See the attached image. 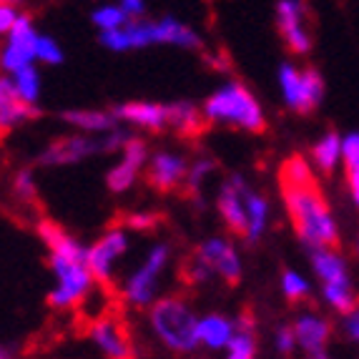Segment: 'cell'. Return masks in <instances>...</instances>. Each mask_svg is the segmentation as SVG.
I'll use <instances>...</instances> for the list:
<instances>
[{
  "instance_id": "obj_40",
  "label": "cell",
  "mask_w": 359,
  "mask_h": 359,
  "mask_svg": "<svg viewBox=\"0 0 359 359\" xmlns=\"http://www.w3.org/2000/svg\"><path fill=\"white\" fill-rule=\"evenodd\" d=\"M347 186H349V194H352L354 206L359 209V166L347 168Z\"/></svg>"
},
{
  "instance_id": "obj_35",
  "label": "cell",
  "mask_w": 359,
  "mask_h": 359,
  "mask_svg": "<svg viewBox=\"0 0 359 359\" xmlns=\"http://www.w3.org/2000/svg\"><path fill=\"white\" fill-rule=\"evenodd\" d=\"M274 344H276V349L282 354H292L294 349H299L297 347V334H294V327H279L276 330V337H274Z\"/></svg>"
},
{
  "instance_id": "obj_20",
  "label": "cell",
  "mask_w": 359,
  "mask_h": 359,
  "mask_svg": "<svg viewBox=\"0 0 359 359\" xmlns=\"http://www.w3.org/2000/svg\"><path fill=\"white\" fill-rule=\"evenodd\" d=\"M311 269L319 276L322 284H352L347 259L337 252L334 246H322V249H309Z\"/></svg>"
},
{
  "instance_id": "obj_33",
  "label": "cell",
  "mask_w": 359,
  "mask_h": 359,
  "mask_svg": "<svg viewBox=\"0 0 359 359\" xmlns=\"http://www.w3.org/2000/svg\"><path fill=\"white\" fill-rule=\"evenodd\" d=\"M13 191H15V196H18L20 201H25V204H33V201H36L38 181L30 168H20L18 174H15V179H13Z\"/></svg>"
},
{
  "instance_id": "obj_8",
  "label": "cell",
  "mask_w": 359,
  "mask_h": 359,
  "mask_svg": "<svg viewBox=\"0 0 359 359\" xmlns=\"http://www.w3.org/2000/svg\"><path fill=\"white\" fill-rule=\"evenodd\" d=\"M128 231L123 226H111L90 246H86V262L98 284L114 282L116 266L128 252Z\"/></svg>"
},
{
  "instance_id": "obj_37",
  "label": "cell",
  "mask_w": 359,
  "mask_h": 359,
  "mask_svg": "<svg viewBox=\"0 0 359 359\" xmlns=\"http://www.w3.org/2000/svg\"><path fill=\"white\" fill-rule=\"evenodd\" d=\"M341 332H344V337H347L349 341H357L359 344V306L354 311H349V314H344V319H341Z\"/></svg>"
},
{
  "instance_id": "obj_43",
  "label": "cell",
  "mask_w": 359,
  "mask_h": 359,
  "mask_svg": "<svg viewBox=\"0 0 359 359\" xmlns=\"http://www.w3.org/2000/svg\"><path fill=\"white\" fill-rule=\"evenodd\" d=\"M306 359H330L327 354H317V357H306Z\"/></svg>"
},
{
  "instance_id": "obj_4",
  "label": "cell",
  "mask_w": 359,
  "mask_h": 359,
  "mask_svg": "<svg viewBox=\"0 0 359 359\" xmlns=\"http://www.w3.org/2000/svg\"><path fill=\"white\" fill-rule=\"evenodd\" d=\"M149 324L156 339L171 352L189 354L198 349V314L181 297H158L149 306Z\"/></svg>"
},
{
  "instance_id": "obj_2",
  "label": "cell",
  "mask_w": 359,
  "mask_h": 359,
  "mask_svg": "<svg viewBox=\"0 0 359 359\" xmlns=\"http://www.w3.org/2000/svg\"><path fill=\"white\" fill-rule=\"evenodd\" d=\"M36 231L48 249V264L53 271V287L48 292L50 306L73 309L83 304L96 284L86 262V246L50 219H41Z\"/></svg>"
},
{
  "instance_id": "obj_12",
  "label": "cell",
  "mask_w": 359,
  "mask_h": 359,
  "mask_svg": "<svg viewBox=\"0 0 359 359\" xmlns=\"http://www.w3.org/2000/svg\"><path fill=\"white\" fill-rule=\"evenodd\" d=\"M149 158L151 156H149V149H146L144 141L131 136L126 141V146L121 149L118 161L108 168V174H106L108 189H111L114 194H123V191H128V189H133V184L138 181V174L146 168Z\"/></svg>"
},
{
  "instance_id": "obj_17",
  "label": "cell",
  "mask_w": 359,
  "mask_h": 359,
  "mask_svg": "<svg viewBox=\"0 0 359 359\" xmlns=\"http://www.w3.org/2000/svg\"><path fill=\"white\" fill-rule=\"evenodd\" d=\"M41 114L38 106H30L18 96V90L13 86V78L0 73V133H8L13 128L23 126Z\"/></svg>"
},
{
  "instance_id": "obj_10",
  "label": "cell",
  "mask_w": 359,
  "mask_h": 359,
  "mask_svg": "<svg viewBox=\"0 0 359 359\" xmlns=\"http://www.w3.org/2000/svg\"><path fill=\"white\" fill-rule=\"evenodd\" d=\"M276 28L294 55H306L314 46L309 30V8L304 0H279L276 3Z\"/></svg>"
},
{
  "instance_id": "obj_34",
  "label": "cell",
  "mask_w": 359,
  "mask_h": 359,
  "mask_svg": "<svg viewBox=\"0 0 359 359\" xmlns=\"http://www.w3.org/2000/svg\"><path fill=\"white\" fill-rule=\"evenodd\" d=\"M341 163L344 168L359 166V131L341 136Z\"/></svg>"
},
{
  "instance_id": "obj_39",
  "label": "cell",
  "mask_w": 359,
  "mask_h": 359,
  "mask_svg": "<svg viewBox=\"0 0 359 359\" xmlns=\"http://www.w3.org/2000/svg\"><path fill=\"white\" fill-rule=\"evenodd\" d=\"M118 6L123 8L133 20L144 18V13H146V0H118Z\"/></svg>"
},
{
  "instance_id": "obj_22",
  "label": "cell",
  "mask_w": 359,
  "mask_h": 359,
  "mask_svg": "<svg viewBox=\"0 0 359 359\" xmlns=\"http://www.w3.org/2000/svg\"><path fill=\"white\" fill-rule=\"evenodd\" d=\"M236 334V322L226 314L219 311H209L204 317H198V344L211 352L226 349V344Z\"/></svg>"
},
{
  "instance_id": "obj_24",
  "label": "cell",
  "mask_w": 359,
  "mask_h": 359,
  "mask_svg": "<svg viewBox=\"0 0 359 359\" xmlns=\"http://www.w3.org/2000/svg\"><path fill=\"white\" fill-rule=\"evenodd\" d=\"M341 161V136L337 131H327L311 146V166L322 174H334Z\"/></svg>"
},
{
  "instance_id": "obj_36",
  "label": "cell",
  "mask_w": 359,
  "mask_h": 359,
  "mask_svg": "<svg viewBox=\"0 0 359 359\" xmlns=\"http://www.w3.org/2000/svg\"><path fill=\"white\" fill-rule=\"evenodd\" d=\"M18 18H20V11H18V8L0 3V36H8Z\"/></svg>"
},
{
  "instance_id": "obj_21",
  "label": "cell",
  "mask_w": 359,
  "mask_h": 359,
  "mask_svg": "<svg viewBox=\"0 0 359 359\" xmlns=\"http://www.w3.org/2000/svg\"><path fill=\"white\" fill-rule=\"evenodd\" d=\"M60 121L73 126L78 133H88V136H103L118 128V118L114 116V111H96V108H71L60 114Z\"/></svg>"
},
{
  "instance_id": "obj_23",
  "label": "cell",
  "mask_w": 359,
  "mask_h": 359,
  "mask_svg": "<svg viewBox=\"0 0 359 359\" xmlns=\"http://www.w3.org/2000/svg\"><path fill=\"white\" fill-rule=\"evenodd\" d=\"M269 222H271L269 198L264 196V194L254 191V189H249L246 191V231H244L246 244L262 241V236L269 229Z\"/></svg>"
},
{
  "instance_id": "obj_9",
  "label": "cell",
  "mask_w": 359,
  "mask_h": 359,
  "mask_svg": "<svg viewBox=\"0 0 359 359\" xmlns=\"http://www.w3.org/2000/svg\"><path fill=\"white\" fill-rule=\"evenodd\" d=\"M38 33L30 15L20 13V18L15 20L13 30L6 36V43L0 48V73L13 76L15 71L25 66H33L36 63V43H38Z\"/></svg>"
},
{
  "instance_id": "obj_6",
  "label": "cell",
  "mask_w": 359,
  "mask_h": 359,
  "mask_svg": "<svg viewBox=\"0 0 359 359\" xmlns=\"http://www.w3.org/2000/svg\"><path fill=\"white\" fill-rule=\"evenodd\" d=\"M168 264H171V246L163 244V241L151 246L149 252H146L144 262L128 274V279L121 287L123 299L131 306H138V309L154 304Z\"/></svg>"
},
{
  "instance_id": "obj_31",
  "label": "cell",
  "mask_w": 359,
  "mask_h": 359,
  "mask_svg": "<svg viewBox=\"0 0 359 359\" xmlns=\"http://www.w3.org/2000/svg\"><path fill=\"white\" fill-rule=\"evenodd\" d=\"M279 282H282V294L289 302H304L311 294V287H309V282H306V276H302L299 271H294V269H284Z\"/></svg>"
},
{
  "instance_id": "obj_38",
  "label": "cell",
  "mask_w": 359,
  "mask_h": 359,
  "mask_svg": "<svg viewBox=\"0 0 359 359\" xmlns=\"http://www.w3.org/2000/svg\"><path fill=\"white\" fill-rule=\"evenodd\" d=\"M156 222H158V219H156V214H144V211H141V214H131V216H128V219H126V226L141 229V231H146V229H154Z\"/></svg>"
},
{
  "instance_id": "obj_5",
  "label": "cell",
  "mask_w": 359,
  "mask_h": 359,
  "mask_svg": "<svg viewBox=\"0 0 359 359\" xmlns=\"http://www.w3.org/2000/svg\"><path fill=\"white\" fill-rule=\"evenodd\" d=\"M131 133L123 128H114V131L103 133V136H88V133H71V136L53 138L46 149L38 154V163L41 166H73L81 163L90 156L98 154H116L126 146Z\"/></svg>"
},
{
  "instance_id": "obj_15",
  "label": "cell",
  "mask_w": 359,
  "mask_h": 359,
  "mask_svg": "<svg viewBox=\"0 0 359 359\" xmlns=\"http://www.w3.org/2000/svg\"><path fill=\"white\" fill-rule=\"evenodd\" d=\"M90 341L106 359H133L131 339L116 317H101L90 324Z\"/></svg>"
},
{
  "instance_id": "obj_26",
  "label": "cell",
  "mask_w": 359,
  "mask_h": 359,
  "mask_svg": "<svg viewBox=\"0 0 359 359\" xmlns=\"http://www.w3.org/2000/svg\"><path fill=\"white\" fill-rule=\"evenodd\" d=\"M226 359H257V332L252 317H241L236 322V334L226 344Z\"/></svg>"
},
{
  "instance_id": "obj_30",
  "label": "cell",
  "mask_w": 359,
  "mask_h": 359,
  "mask_svg": "<svg viewBox=\"0 0 359 359\" xmlns=\"http://www.w3.org/2000/svg\"><path fill=\"white\" fill-rule=\"evenodd\" d=\"M216 174V163L214 158H209V156H198L196 161L189 163V174H186V189H189V194L191 196H198L201 194V189H204L206 184H209V179Z\"/></svg>"
},
{
  "instance_id": "obj_7",
  "label": "cell",
  "mask_w": 359,
  "mask_h": 359,
  "mask_svg": "<svg viewBox=\"0 0 359 359\" xmlns=\"http://www.w3.org/2000/svg\"><path fill=\"white\" fill-rule=\"evenodd\" d=\"M279 88H282L284 106L292 114L309 116L324 101V78L317 68H299L294 63L279 66Z\"/></svg>"
},
{
  "instance_id": "obj_16",
  "label": "cell",
  "mask_w": 359,
  "mask_h": 359,
  "mask_svg": "<svg viewBox=\"0 0 359 359\" xmlns=\"http://www.w3.org/2000/svg\"><path fill=\"white\" fill-rule=\"evenodd\" d=\"M118 123L146 128V131H163L168 128V103L156 101H126L114 108Z\"/></svg>"
},
{
  "instance_id": "obj_42",
  "label": "cell",
  "mask_w": 359,
  "mask_h": 359,
  "mask_svg": "<svg viewBox=\"0 0 359 359\" xmlns=\"http://www.w3.org/2000/svg\"><path fill=\"white\" fill-rule=\"evenodd\" d=\"M0 3H6V6H15V8H20V3H23V0H0Z\"/></svg>"
},
{
  "instance_id": "obj_11",
  "label": "cell",
  "mask_w": 359,
  "mask_h": 359,
  "mask_svg": "<svg viewBox=\"0 0 359 359\" xmlns=\"http://www.w3.org/2000/svg\"><path fill=\"white\" fill-rule=\"evenodd\" d=\"M194 257L204 264L206 269L214 276L224 279L229 287H236L244 276V264H241V254L236 252V246L226 239V236H209L198 244Z\"/></svg>"
},
{
  "instance_id": "obj_27",
  "label": "cell",
  "mask_w": 359,
  "mask_h": 359,
  "mask_svg": "<svg viewBox=\"0 0 359 359\" xmlns=\"http://www.w3.org/2000/svg\"><path fill=\"white\" fill-rule=\"evenodd\" d=\"M322 299L337 314H341V317L359 306V297L354 292V284H322Z\"/></svg>"
},
{
  "instance_id": "obj_44",
  "label": "cell",
  "mask_w": 359,
  "mask_h": 359,
  "mask_svg": "<svg viewBox=\"0 0 359 359\" xmlns=\"http://www.w3.org/2000/svg\"><path fill=\"white\" fill-rule=\"evenodd\" d=\"M357 254H359V241H357Z\"/></svg>"
},
{
  "instance_id": "obj_25",
  "label": "cell",
  "mask_w": 359,
  "mask_h": 359,
  "mask_svg": "<svg viewBox=\"0 0 359 359\" xmlns=\"http://www.w3.org/2000/svg\"><path fill=\"white\" fill-rule=\"evenodd\" d=\"M204 111L191 101H176L168 103V128L176 133H184V136H194V133L201 131V123H204Z\"/></svg>"
},
{
  "instance_id": "obj_28",
  "label": "cell",
  "mask_w": 359,
  "mask_h": 359,
  "mask_svg": "<svg viewBox=\"0 0 359 359\" xmlns=\"http://www.w3.org/2000/svg\"><path fill=\"white\" fill-rule=\"evenodd\" d=\"M11 78H13V86H15V90H18V96L23 98L25 103L36 106V103L41 101L43 83H41V71L36 68V63H33V66L20 68V71H15Z\"/></svg>"
},
{
  "instance_id": "obj_41",
  "label": "cell",
  "mask_w": 359,
  "mask_h": 359,
  "mask_svg": "<svg viewBox=\"0 0 359 359\" xmlns=\"http://www.w3.org/2000/svg\"><path fill=\"white\" fill-rule=\"evenodd\" d=\"M0 359H15V352L6 344H0Z\"/></svg>"
},
{
  "instance_id": "obj_19",
  "label": "cell",
  "mask_w": 359,
  "mask_h": 359,
  "mask_svg": "<svg viewBox=\"0 0 359 359\" xmlns=\"http://www.w3.org/2000/svg\"><path fill=\"white\" fill-rule=\"evenodd\" d=\"M151 25V43L154 46H176V48L194 50L201 46V38L194 28L181 23L174 15H163L158 20H149Z\"/></svg>"
},
{
  "instance_id": "obj_18",
  "label": "cell",
  "mask_w": 359,
  "mask_h": 359,
  "mask_svg": "<svg viewBox=\"0 0 359 359\" xmlns=\"http://www.w3.org/2000/svg\"><path fill=\"white\" fill-rule=\"evenodd\" d=\"M294 334H297V347L306 352L309 357L324 354L327 344L332 339V324L327 317L317 314V311H304L294 319Z\"/></svg>"
},
{
  "instance_id": "obj_14",
  "label": "cell",
  "mask_w": 359,
  "mask_h": 359,
  "mask_svg": "<svg viewBox=\"0 0 359 359\" xmlns=\"http://www.w3.org/2000/svg\"><path fill=\"white\" fill-rule=\"evenodd\" d=\"M146 168H149V184L156 191H174L186 184L189 161H186V156L176 154V151H156Z\"/></svg>"
},
{
  "instance_id": "obj_29",
  "label": "cell",
  "mask_w": 359,
  "mask_h": 359,
  "mask_svg": "<svg viewBox=\"0 0 359 359\" xmlns=\"http://www.w3.org/2000/svg\"><path fill=\"white\" fill-rule=\"evenodd\" d=\"M131 20L133 18L118 6V3H103V6H98L96 11L90 13V23L96 25L98 33H106V30H118V28H123V25L131 23Z\"/></svg>"
},
{
  "instance_id": "obj_13",
  "label": "cell",
  "mask_w": 359,
  "mask_h": 359,
  "mask_svg": "<svg viewBox=\"0 0 359 359\" xmlns=\"http://www.w3.org/2000/svg\"><path fill=\"white\" fill-rule=\"evenodd\" d=\"M249 189L252 186L246 184L241 176H229L219 186L216 206H219V214H222L226 229L236 236H244L246 231V191Z\"/></svg>"
},
{
  "instance_id": "obj_1",
  "label": "cell",
  "mask_w": 359,
  "mask_h": 359,
  "mask_svg": "<svg viewBox=\"0 0 359 359\" xmlns=\"http://www.w3.org/2000/svg\"><path fill=\"white\" fill-rule=\"evenodd\" d=\"M279 184H282L284 209L289 214L297 239L306 249L339 244V226H337V219L332 214L322 186L314 179L311 161L302 156L287 158L279 171Z\"/></svg>"
},
{
  "instance_id": "obj_32",
  "label": "cell",
  "mask_w": 359,
  "mask_h": 359,
  "mask_svg": "<svg viewBox=\"0 0 359 359\" xmlns=\"http://www.w3.org/2000/svg\"><path fill=\"white\" fill-rule=\"evenodd\" d=\"M63 58H66V53H63V48H60V43L55 41L53 36L41 33V36H38V43H36V60L38 63L58 66V63H63Z\"/></svg>"
},
{
  "instance_id": "obj_3",
  "label": "cell",
  "mask_w": 359,
  "mask_h": 359,
  "mask_svg": "<svg viewBox=\"0 0 359 359\" xmlns=\"http://www.w3.org/2000/svg\"><path fill=\"white\" fill-rule=\"evenodd\" d=\"M201 111H204V118L211 123L241 128L249 133H262L266 128L262 103L241 81H226L219 86L214 93H209Z\"/></svg>"
}]
</instances>
